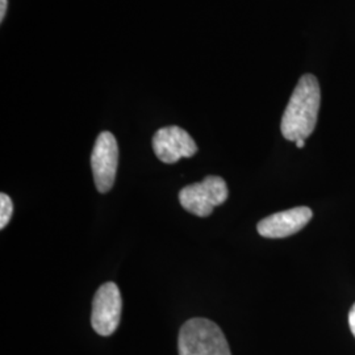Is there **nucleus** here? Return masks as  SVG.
Instances as JSON below:
<instances>
[{
	"instance_id": "f257e3e1",
	"label": "nucleus",
	"mask_w": 355,
	"mask_h": 355,
	"mask_svg": "<svg viewBox=\"0 0 355 355\" xmlns=\"http://www.w3.org/2000/svg\"><path fill=\"white\" fill-rule=\"evenodd\" d=\"M320 104L321 89L318 78L305 74L299 79L282 117L280 129L286 140H305L313 133L318 124Z\"/></svg>"
},
{
	"instance_id": "f03ea898",
	"label": "nucleus",
	"mask_w": 355,
	"mask_h": 355,
	"mask_svg": "<svg viewBox=\"0 0 355 355\" xmlns=\"http://www.w3.org/2000/svg\"><path fill=\"white\" fill-rule=\"evenodd\" d=\"M179 355H232L227 337L214 321L191 318L183 324L178 338Z\"/></svg>"
},
{
	"instance_id": "7ed1b4c3",
	"label": "nucleus",
	"mask_w": 355,
	"mask_h": 355,
	"mask_svg": "<svg viewBox=\"0 0 355 355\" xmlns=\"http://www.w3.org/2000/svg\"><path fill=\"white\" fill-rule=\"evenodd\" d=\"M228 186L223 178L209 175L200 183L190 184L179 192L182 207L192 215L207 217L216 207L228 200Z\"/></svg>"
},
{
	"instance_id": "20e7f679",
	"label": "nucleus",
	"mask_w": 355,
	"mask_h": 355,
	"mask_svg": "<svg viewBox=\"0 0 355 355\" xmlns=\"http://www.w3.org/2000/svg\"><path fill=\"white\" fill-rule=\"evenodd\" d=\"M121 311L123 299L119 287L112 282L104 283L92 300V328L103 337L114 334L121 320Z\"/></svg>"
},
{
	"instance_id": "39448f33",
	"label": "nucleus",
	"mask_w": 355,
	"mask_h": 355,
	"mask_svg": "<svg viewBox=\"0 0 355 355\" xmlns=\"http://www.w3.org/2000/svg\"><path fill=\"white\" fill-rule=\"evenodd\" d=\"M119 165V146L111 132H102L95 141L91 154V166L95 186L105 193L114 187Z\"/></svg>"
},
{
	"instance_id": "423d86ee",
	"label": "nucleus",
	"mask_w": 355,
	"mask_h": 355,
	"mask_svg": "<svg viewBox=\"0 0 355 355\" xmlns=\"http://www.w3.org/2000/svg\"><path fill=\"white\" fill-rule=\"evenodd\" d=\"M153 150L164 164H175L182 158H191L198 153V145L184 129L161 128L153 136Z\"/></svg>"
},
{
	"instance_id": "0eeeda50",
	"label": "nucleus",
	"mask_w": 355,
	"mask_h": 355,
	"mask_svg": "<svg viewBox=\"0 0 355 355\" xmlns=\"http://www.w3.org/2000/svg\"><path fill=\"white\" fill-rule=\"evenodd\" d=\"M312 217L313 212L311 208L296 207L261 220L257 225V230L266 239H286L300 232Z\"/></svg>"
},
{
	"instance_id": "6e6552de",
	"label": "nucleus",
	"mask_w": 355,
	"mask_h": 355,
	"mask_svg": "<svg viewBox=\"0 0 355 355\" xmlns=\"http://www.w3.org/2000/svg\"><path fill=\"white\" fill-rule=\"evenodd\" d=\"M13 215V204L7 193H0V229H4Z\"/></svg>"
},
{
	"instance_id": "1a4fd4ad",
	"label": "nucleus",
	"mask_w": 355,
	"mask_h": 355,
	"mask_svg": "<svg viewBox=\"0 0 355 355\" xmlns=\"http://www.w3.org/2000/svg\"><path fill=\"white\" fill-rule=\"evenodd\" d=\"M349 325H350V330L355 337V304L353 305V308L350 309V313H349Z\"/></svg>"
},
{
	"instance_id": "9d476101",
	"label": "nucleus",
	"mask_w": 355,
	"mask_h": 355,
	"mask_svg": "<svg viewBox=\"0 0 355 355\" xmlns=\"http://www.w3.org/2000/svg\"><path fill=\"white\" fill-rule=\"evenodd\" d=\"M8 7V0H0V21H3Z\"/></svg>"
},
{
	"instance_id": "9b49d317",
	"label": "nucleus",
	"mask_w": 355,
	"mask_h": 355,
	"mask_svg": "<svg viewBox=\"0 0 355 355\" xmlns=\"http://www.w3.org/2000/svg\"><path fill=\"white\" fill-rule=\"evenodd\" d=\"M305 140H297L296 141V146L299 148V149H302V148H304Z\"/></svg>"
}]
</instances>
